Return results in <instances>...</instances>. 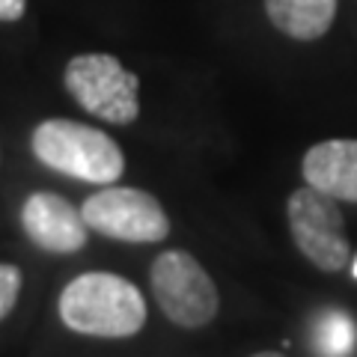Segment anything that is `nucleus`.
Wrapping results in <instances>:
<instances>
[{"label": "nucleus", "mask_w": 357, "mask_h": 357, "mask_svg": "<svg viewBox=\"0 0 357 357\" xmlns=\"http://www.w3.org/2000/svg\"><path fill=\"white\" fill-rule=\"evenodd\" d=\"M60 319L66 328L86 337L122 340L146 325V301L140 289L119 274L89 271L63 289Z\"/></svg>", "instance_id": "1"}, {"label": "nucleus", "mask_w": 357, "mask_h": 357, "mask_svg": "<svg viewBox=\"0 0 357 357\" xmlns=\"http://www.w3.org/2000/svg\"><path fill=\"white\" fill-rule=\"evenodd\" d=\"M33 155L51 170L93 185H114L126 170L119 143L75 119H45L33 131Z\"/></svg>", "instance_id": "2"}, {"label": "nucleus", "mask_w": 357, "mask_h": 357, "mask_svg": "<svg viewBox=\"0 0 357 357\" xmlns=\"http://www.w3.org/2000/svg\"><path fill=\"white\" fill-rule=\"evenodd\" d=\"M66 89L86 114L114 126H128L140 114L137 75L128 72L114 54H77L66 66Z\"/></svg>", "instance_id": "3"}, {"label": "nucleus", "mask_w": 357, "mask_h": 357, "mask_svg": "<svg viewBox=\"0 0 357 357\" xmlns=\"http://www.w3.org/2000/svg\"><path fill=\"white\" fill-rule=\"evenodd\" d=\"M152 292L164 316L178 328H203L218 316L220 298L215 280L191 253L164 250L152 262Z\"/></svg>", "instance_id": "4"}, {"label": "nucleus", "mask_w": 357, "mask_h": 357, "mask_svg": "<svg viewBox=\"0 0 357 357\" xmlns=\"http://www.w3.org/2000/svg\"><path fill=\"white\" fill-rule=\"evenodd\" d=\"M89 229L128 244H152L170 236V218L152 194L140 188H105L81 208Z\"/></svg>", "instance_id": "5"}, {"label": "nucleus", "mask_w": 357, "mask_h": 357, "mask_svg": "<svg viewBox=\"0 0 357 357\" xmlns=\"http://www.w3.org/2000/svg\"><path fill=\"white\" fill-rule=\"evenodd\" d=\"M289 229L298 250L321 271H340L349 265V238L337 199L316 191V188H298L289 197Z\"/></svg>", "instance_id": "6"}, {"label": "nucleus", "mask_w": 357, "mask_h": 357, "mask_svg": "<svg viewBox=\"0 0 357 357\" xmlns=\"http://www.w3.org/2000/svg\"><path fill=\"white\" fill-rule=\"evenodd\" d=\"M21 227L33 244L51 253H77L86 244V220L60 194H30L21 208Z\"/></svg>", "instance_id": "7"}, {"label": "nucleus", "mask_w": 357, "mask_h": 357, "mask_svg": "<svg viewBox=\"0 0 357 357\" xmlns=\"http://www.w3.org/2000/svg\"><path fill=\"white\" fill-rule=\"evenodd\" d=\"M304 178L310 188L333 199L357 203V140H325L304 155Z\"/></svg>", "instance_id": "8"}, {"label": "nucleus", "mask_w": 357, "mask_h": 357, "mask_svg": "<svg viewBox=\"0 0 357 357\" xmlns=\"http://www.w3.org/2000/svg\"><path fill=\"white\" fill-rule=\"evenodd\" d=\"M268 21L289 39H321L337 18V0H265Z\"/></svg>", "instance_id": "9"}, {"label": "nucleus", "mask_w": 357, "mask_h": 357, "mask_svg": "<svg viewBox=\"0 0 357 357\" xmlns=\"http://www.w3.org/2000/svg\"><path fill=\"white\" fill-rule=\"evenodd\" d=\"M316 342L325 354L342 357V354H349L354 349L357 325L349 316H342V312H328V316L316 325Z\"/></svg>", "instance_id": "10"}, {"label": "nucleus", "mask_w": 357, "mask_h": 357, "mask_svg": "<svg viewBox=\"0 0 357 357\" xmlns=\"http://www.w3.org/2000/svg\"><path fill=\"white\" fill-rule=\"evenodd\" d=\"M18 292H21V271L15 265H0V321L15 310Z\"/></svg>", "instance_id": "11"}, {"label": "nucleus", "mask_w": 357, "mask_h": 357, "mask_svg": "<svg viewBox=\"0 0 357 357\" xmlns=\"http://www.w3.org/2000/svg\"><path fill=\"white\" fill-rule=\"evenodd\" d=\"M27 9V0H0V21H6V24H13L24 15Z\"/></svg>", "instance_id": "12"}, {"label": "nucleus", "mask_w": 357, "mask_h": 357, "mask_svg": "<svg viewBox=\"0 0 357 357\" xmlns=\"http://www.w3.org/2000/svg\"><path fill=\"white\" fill-rule=\"evenodd\" d=\"M253 357H283V354H277V351H262V354H253Z\"/></svg>", "instance_id": "13"}, {"label": "nucleus", "mask_w": 357, "mask_h": 357, "mask_svg": "<svg viewBox=\"0 0 357 357\" xmlns=\"http://www.w3.org/2000/svg\"><path fill=\"white\" fill-rule=\"evenodd\" d=\"M351 271H354V277H357V259H354V268H351Z\"/></svg>", "instance_id": "14"}]
</instances>
